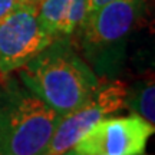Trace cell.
<instances>
[{"mask_svg":"<svg viewBox=\"0 0 155 155\" xmlns=\"http://www.w3.org/2000/svg\"><path fill=\"white\" fill-rule=\"evenodd\" d=\"M111 2H114V0H88V15L95 10H98L102 6L111 3Z\"/></svg>","mask_w":155,"mask_h":155,"instance_id":"30bf717a","label":"cell"},{"mask_svg":"<svg viewBox=\"0 0 155 155\" xmlns=\"http://www.w3.org/2000/svg\"><path fill=\"white\" fill-rule=\"evenodd\" d=\"M147 0H114L86 15L72 36L78 52L98 78H112L119 72L127 43L144 15Z\"/></svg>","mask_w":155,"mask_h":155,"instance_id":"3957f363","label":"cell"},{"mask_svg":"<svg viewBox=\"0 0 155 155\" xmlns=\"http://www.w3.org/2000/svg\"><path fill=\"white\" fill-rule=\"evenodd\" d=\"M154 124L138 115L104 118L76 141L72 150L85 155H141Z\"/></svg>","mask_w":155,"mask_h":155,"instance_id":"8992f818","label":"cell"},{"mask_svg":"<svg viewBox=\"0 0 155 155\" xmlns=\"http://www.w3.org/2000/svg\"><path fill=\"white\" fill-rule=\"evenodd\" d=\"M53 38L42 26L38 7L22 3L0 20V73L17 71L49 46Z\"/></svg>","mask_w":155,"mask_h":155,"instance_id":"5b68a950","label":"cell"},{"mask_svg":"<svg viewBox=\"0 0 155 155\" xmlns=\"http://www.w3.org/2000/svg\"><path fill=\"white\" fill-rule=\"evenodd\" d=\"M88 15V0H42L38 17L53 39L71 38Z\"/></svg>","mask_w":155,"mask_h":155,"instance_id":"52a82bcc","label":"cell"},{"mask_svg":"<svg viewBox=\"0 0 155 155\" xmlns=\"http://www.w3.org/2000/svg\"><path fill=\"white\" fill-rule=\"evenodd\" d=\"M127 85L121 81H101L92 96L75 111L63 115L55 128L46 155H62L72 150L81 137L104 118L125 106Z\"/></svg>","mask_w":155,"mask_h":155,"instance_id":"277c9868","label":"cell"},{"mask_svg":"<svg viewBox=\"0 0 155 155\" xmlns=\"http://www.w3.org/2000/svg\"><path fill=\"white\" fill-rule=\"evenodd\" d=\"M23 3H26V5H32L35 7H38V5L42 2V0H22Z\"/></svg>","mask_w":155,"mask_h":155,"instance_id":"8fae6325","label":"cell"},{"mask_svg":"<svg viewBox=\"0 0 155 155\" xmlns=\"http://www.w3.org/2000/svg\"><path fill=\"white\" fill-rule=\"evenodd\" d=\"M17 71L23 85L61 116L85 104L101 83L71 38L53 39Z\"/></svg>","mask_w":155,"mask_h":155,"instance_id":"6da1fadb","label":"cell"},{"mask_svg":"<svg viewBox=\"0 0 155 155\" xmlns=\"http://www.w3.org/2000/svg\"><path fill=\"white\" fill-rule=\"evenodd\" d=\"M62 155H85V154H79V152H76L75 150H69V151H66L65 154H62ZM141 155H145V154H141Z\"/></svg>","mask_w":155,"mask_h":155,"instance_id":"7c38bea8","label":"cell"},{"mask_svg":"<svg viewBox=\"0 0 155 155\" xmlns=\"http://www.w3.org/2000/svg\"><path fill=\"white\" fill-rule=\"evenodd\" d=\"M61 118L16 78L0 75V155H46Z\"/></svg>","mask_w":155,"mask_h":155,"instance_id":"7a4b0ae2","label":"cell"},{"mask_svg":"<svg viewBox=\"0 0 155 155\" xmlns=\"http://www.w3.org/2000/svg\"><path fill=\"white\" fill-rule=\"evenodd\" d=\"M125 106H128L134 115L144 118L150 124L155 122V85L154 78L147 76L137 82L132 88H127Z\"/></svg>","mask_w":155,"mask_h":155,"instance_id":"ba28073f","label":"cell"},{"mask_svg":"<svg viewBox=\"0 0 155 155\" xmlns=\"http://www.w3.org/2000/svg\"><path fill=\"white\" fill-rule=\"evenodd\" d=\"M22 3V0H0V20H3L9 13H12Z\"/></svg>","mask_w":155,"mask_h":155,"instance_id":"9c48e42d","label":"cell"},{"mask_svg":"<svg viewBox=\"0 0 155 155\" xmlns=\"http://www.w3.org/2000/svg\"><path fill=\"white\" fill-rule=\"evenodd\" d=\"M0 75H2V73H0Z\"/></svg>","mask_w":155,"mask_h":155,"instance_id":"4fadbf2b","label":"cell"}]
</instances>
